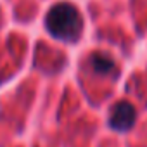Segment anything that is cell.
Segmentation results:
<instances>
[{"instance_id":"1","label":"cell","mask_w":147,"mask_h":147,"mask_svg":"<svg viewBox=\"0 0 147 147\" xmlns=\"http://www.w3.org/2000/svg\"><path fill=\"white\" fill-rule=\"evenodd\" d=\"M45 26L52 36L64 42H75L82 35L83 18L75 4L57 2L49 9L45 16Z\"/></svg>"},{"instance_id":"2","label":"cell","mask_w":147,"mask_h":147,"mask_svg":"<svg viewBox=\"0 0 147 147\" xmlns=\"http://www.w3.org/2000/svg\"><path fill=\"white\" fill-rule=\"evenodd\" d=\"M135 118H137L135 107L130 102L121 100L113 107L111 116H109V125L118 131H128L135 125Z\"/></svg>"},{"instance_id":"3","label":"cell","mask_w":147,"mask_h":147,"mask_svg":"<svg viewBox=\"0 0 147 147\" xmlns=\"http://www.w3.org/2000/svg\"><path fill=\"white\" fill-rule=\"evenodd\" d=\"M92 66L100 75H109L114 71V61L106 54H94L92 55Z\"/></svg>"}]
</instances>
